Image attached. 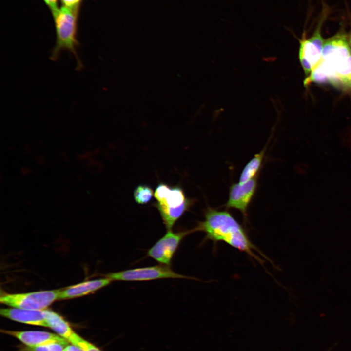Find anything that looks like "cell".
Returning <instances> with one entry per match:
<instances>
[{"instance_id":"6da1fadb","label":"cell","mask_w":351,"mask_h":351,"mask_svg":"<svg viewBox=\"0 0 351 351\" xmlns=\"http://www.w3.org/2000/svg\"><path fill=\"white\" fill-rule=\"evenodd\" d=\"M194 229L195 232H204L205 240L210 239L215 242H224L246 253L261 264L264 261L255 252L269 260L251 242L243 228L227 211L208 207L204 212V220L199 222Z\"/></svg>"},{"instance_id":"7a4b0ae2","label":"cell","mask_w":351,"mask_h":351,"mask_svg":"<svg viewBox=\"0 0 351 351\" xmlns=\"http://www.w3.org/2000/svg\"><path fill=\"white\" fill-rule=\"evenodd\" d=\"M79 7L63 5L52 14L54 17L56 39L50 59L56 61L62 51H67L74 57L76 70H81L83 65L77 52L79 46L78 40V22Z\"/></svg>"},{"instance_id":"3957f363","label":"cell","mask_w":351,"mask_h":351,"mask_svg":"<svg viewBox=\"0 0 351 351\" xmlns=\"http://www.w3.org/2000/svg\"><path fill=\"white\" fill-rule=\"evenodd\" d=\"M156 202L153 203L167 231L172 228L177 220L188 211L195 202V199L187 198L182 187L170 186L160 183L154 192Z\"/></svg>"},{"instance_id":"277c9868","label":"cell","mask_w":351,"mask_h":351,"mask_svg":"<svg viewBox=\"0 0 351 351\" xmlns=\"http://www.w3.org/2000/svg\"><path fill=\"white\" fill-rule=\"evenodd\" d=\"M328 10L323 8L319 21L312 35L309 38L306 37L305 32L299 39V59L305 76L307 77L321 59L325 39L321 34V29L328 15Z\"/></svg>"},{"instance_id":"5b68a950","label":"cell","mask_w":351,"mask_h":351,"mask_svg":"<svg viewBox=\"0 0 351 351\" xmlns=\"http://www.w3.org/2000/svg\"><path fill=\"white\" fill-rule=\"evenodd\" d=\"M61 289L45 290L26 293H7L0 297L1 303L13 308L28 310L46 309L58 297Z\"/></svg>"},{"instance_id":"8992f818","label":"cell","mask_w":351,"mask_h":351,"mask_svg":"<svg viewBox=\"0 0 351 351\" xmlns=\"http://www.w3.org/2000/svg\"><path fill=\"white\" fill-rule=\"evenodd\" d=\"M105 277L112 281H143L165 278L195 279L175 272L170 266L161 264L111 273L105 274Z\"/></svg>"},{"instance_id":"52a82bcc","label":"cell","mask_w":351,"mask_h":351,"mask_svg":"<svg viewBox=\"0 0 351 351\" xmlns=\"http://www.w3.org/2000/svg\"><path fill=\"white\" fill-rule=\"evenodd\" d=\"M195 232L194 229L166 233L158 240L147 251L148 257L153 258L161 265L171 267L173 258L183 239Z\"/></svg>"},{"instance_id":"ba28073f","label":"cell","mask_w":351,"mask_h":351,"mask_svg":"<svg viewBox=\"0 0 351 351\" xmlns=\"http://www.w3.org/2000/svg\"><path fill=\"white\" fill-rule=\"evenodd\" d=\"M351 55L347 34L341 29L334 36L325 39L320 61L334 74L335 68Z\"/></svg>"},{"instance_id":"9c48e42d","label":"cell","mask_w":351,"mask_h":351,"mask_svg":"<svg viewBox=\"0 0 351 351\" xmlns=\"http://www.w3.org/2000/svg\"><path fill=\"white\" fill-rule=\"evenodd\" d=\"M257 176L245 183L232 184L225 206L238 210L246 218L248 208L257 188Z\"/></svg>"},{"instance_id":"30bf717a","label":"cell","mask_w":351,"mask_h":351,"mask_svg":"<svg viewBox=\"0 0 351 351\" xmlns=\"http://www.w3.org/2000/svg\"><path fill=\"white\" fill-rule=\"evenodd\" d=\"M1 332L14 337L20 341L25 346L34 347L52 343H60L65 345L69 342L57 333L44 331H14L1 330Z\"/></svg>"},{"instance_id":"8fae6325","label":"cell","mask_w":351,"mask_h":351,"mask_svg":"<svg viewBox=\"0 0 351 351\" xmlns=\"http://www.w3.org/2000/svg\"><path fill=\"white\" fill-rule=\"evenodd\" d=\"M112 280L105 277L85 281L61 289L58 300H65L83 296L97 291L110 284Z\"/></svg>"},{"instance_id":"7c38bea8","label":"cell","mask_w":351,"mask_h":351,"mask_svg":"<svg viewBox=\"0 0 351 351\" xmlns=\"http://www.w3.org/2000/svg\"><path fill=\"white\" fill-rule=\"evenodd\" d=\"M0 315L17 322L35 326L48 327L43 310H28L17 308H2Z\"/></svg>"},{"instance_id":"4fadbf2b","label":"cell","mask_w":351,"mask_h":351,"mask_svg":"<svg viewBox=\"0 0 351 351\" xmlns=\"http://www.w3.org/2000/svg\"><path fill=\"white\" fill-rule=\"evenodd\" d=\"M43 313L48 328L71 343L77 333L61 315L52 310H43Z\"/></svg>"},{"instance_id":"5bb4252c","label":"cell","mask_w":351,"mask_h":351,"mask_svg":"<svg viewBox=\"0 0 351 351\" xmlns=\"http://www.w3.org/2000/svg\"><path fill=\"white\" fill-rule=\"evenodd\" d=\"M331 84L351 93V55L335 68Z\"/></svg>"},{"instance_id":"9a60e30c","label":"cell","mask_w":351,"mask_h":351,"mask_svg":"<svg viewBox=\"0 0 351 351\" xmlns=\"http://www.w3.org/2000/svg\"><path fill=\"white\" fill-rule=\"evenodd\" d=\"M265 153V148L255 154L244 167L240 174L239 183H245L257 176Z\"/></svg>"},{"instance_id":"2e32d148","label":"cell","mask_w":351,"mask_h":351,"mask_svg":"<svg viewBox=\"0 0 351 351\" xmlns=\"http://www.w3.org/2000/svg\"><path fill=\"white\" fill-rule=\"evenodd\" d=\"M154 195L152 188L146 184H139L135 189L133 196L136 202L144 205L150 202Z\"/></svg>"},{"instance_id":"e0dca14e","label":"cell","mask_w":351,"mask_h":351,"mask_svg":"<svg viewBox=\"0 0 351 351\" xmlns=\"http://www.w3.org/2000/svg\"><path fill=\"white\" fill-rule=\"evenodd\" d=\"M65 346L60 343H52L34 347L24 345L21 347V350L24 351H63Z\"/></svg>"},{"instance_id":"ac0fdd59","label":"cell","mask_w":351,"mask_h":351,"mask_svg":"<svg viewBox=\"0 0 351 351\" xmlns=\"http://www.w3.org/2000/svg\"><path fill=\"white\" fill-rule=\"evenodd\" d=\"M71 344L79 347L83 351H102L98 347L83 339L78 334Z\"/></svg>"},{"instance_id":"d6986e66","label":"cell","mask_w":351,"mask_h":351,"mask_svg":"<svg viewBox=\"0 0 351 351\" xmlns=\"http://www.w3.org/2000/svg\"><path fill=\"white\" fill-rule=\"evenodd\" d=\"M64 6L70 7H79L82 0H60Z\"/></svg>"},{"instance_id":"ffe728a7","label":"cell","mask_w":351,"mask_h":351,"mask_svg":"<svg viewBox=\"0 0 351 351\" xmlns=\"http://www.w3.org/2000/svg\"><path fill=\"white\" fill-rule=\"evenodd\" d=\"M46 5L50 9L53 14L58 8L57 5L58 0H43Z\"/></svg>"},{"instance_id":"44dd1931","label":"cell","mask_w":351,"mask_h":351,"mask_svg":"<svg viewBox=\"0 0 351 351\" xmlns=\"http://www.w3.org/2000/svg\"><path fill=\"white\" fill-rule=\"evenodd\" d=\"M63 351H83L79 347L72 344H69L66 345Z\"/></svg>"},{"instance_id":"7402d4cb","label":"cell","mask_w":351,"mask_h":351,"mask_svg":"<svg viewBox=\"0 0 351 351\" xmlns=\"http://www.w3.org/2000/svg\"><path fill=\"white\" fill-rule=\"evenodd\" d=\"M350 23H351V28H350L349 33L347 34V38H348V43H349L350 47L351 49V20Z\"/></svg>"},{"instance_id":"603a6c76","label":"cell","mask_w":351,"mask_h":351,"mask_svg":"<svg viewBox=\"0 0 351 351\" xmlns=\"http://www.w3.org/2000/svg\"><path fill=\"white\" fill-rule=\"evenodd\" d=\"M21 172L22 173L23 175L28 174L30 173V169H29L28 168L26 169V168H23L22 169Z\"/></svg>"}]
</instances>
